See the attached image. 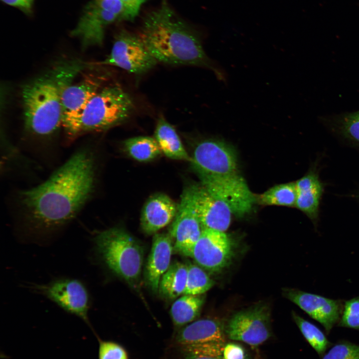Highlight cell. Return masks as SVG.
<instances>
[{
  "instance_id": "cell-1",
  "label": "cell",
  "mask_w": 359,
  "mask_h": 359,
  "mask_svg": "<svg viewBox=\"0 0 359 359\" xmlns=\"http://www.w3.org/2000/svg\"><path fill=\"white\" fill-rule=\"evenodd\" d=\"M94 154L76 152L43 183L19 192L24 221L35 233H47L71 221L91 199L96 182Z\"/></svg>"
},
{
  "instance_id": "cell-2",
  "label": "cell",
  "mask_w": 359,
  "mask_h": 359,
  "mask_svg": "<svg viewBox=\"0 0 359 359\" xmlns=\"http://www.w3.org/2000/svg\"><path fill=\"white\" fill-rule=\"evenodd\" d=\"M138 35L158 62L206 68L226 82L225 71L204 50L200 33L176 13L168 0L145 15Z\"/></svg>"
},
{
  "instance_id": "cell-3",
  "label": "cell",
  "mask_w": 359,
  "mask_h": 359,
  "mask_svg": "<svg viewBox=\"0 0 359 359\" xmlns=\"http://www.w3.org/2000/svg\"><path fill=\"white\" fill-rule=\"evenodd\" d=\"M79 60L60 61L24 85L21 96L25 130L38 138H47L62 126V96L85 67Z\"/></svg>"
},
{
  "instance_id": "cell-4",
  "label": "cell",
  "mask_w": 359,
  "mask_h": 359,
  "mask_svg": "<svg viewBox=\"0 0 359 359\" xmlns=\"http://www.w3.org/2000/svg\"><path fill=\"white\" fill-rule=\"evenodd\" d=\"M135 108L130 95L117 85L103 87L84 109L74 140L83 134L104 131L126 121Z\"/></svg>"
},
{
  "instance_id": "cell-5",
  "label": "cell",
  "mask_w": 359,
  "mask_h": 359,
  "mask_svg": "<svg viewBox=\"0 0 359 359\" xmlns=\"http://www.w3.org/2000/svg\"><path fill=\"white\" fill-rule=\"evenodd\" d=\"M96 251L114 273L133 285L139 279L143 252L138 241L122 228L99 232L94 238Z\"/></svg>"
},
{
  "instance_id": "cell-6",
  "label": "cell",
  "mask_w": 359,
  "mask_h": 359,
  "mask_svg": "<svg viewBox=\"0 0 359 359\" xmlns=\"http://www.w3.org/2000/svg\"><path fill=\"white\" fill-rule=\"evenodd\" d=\"M106 75L94 70L85 74L79 82L69 85L62 96V126L69 141L74 134L88 103L103 87Z\"/></svg>"
},
{
  "instance_id": "cell-7",
  "label": "cell",
  "mask_w": 359,
  "mask_h": 359,
  "mask_svg": "<svg viewBox=\"0 0 359 359\" xmlns=\"http://www.w3.org/2000/svg\"><path fill=\"white\" fill-rule=\"evenodd\" d=\"M189 162L199 178L221 177L239 173L235 152L226 143L217 139L200 141Z\"/></svg>"
},
{
  "instance_id": "cell-8",
  "label": "cell",
  "mask_w": 359,
  "mask_h": 359,
  "mask_svg": "<svg viewBox=\"0 0 359 359\" xmlns=\"http://www.w3.org/2000/svg\"><path fill=\"white\" fill-rule=\"evenodd\" d=\"M157 63L138 34L122 29L115 36L110 54L104 60L93 64L114 66L131 73L141 74Z\"/></svg>"
},
{
  "instance_id": "cell-9",
  "label": "cell",
  "mask_w": 359,
  "mask_h": 359,
  "mask_svg": "<svg viewBox=\"0 0 359 359\" xmlns=\"http://www.w3.org/2000/svg\"><path fill=\"white\" fill-rule=\"evenodd\" d=\"M174 219L169 232L174 250L190 257L203 229L196 212L192 185L183 189Z\"/></svg>"
},
{
  "instance_id": "cell-10",
  "label": "cell",
  "mask_w": 359,
  "mask_h": 359,
  "mask_svg": "<svg viewBox=\"0 0 359 359\" xmlns=\"http://www.w3.org/2000/svg\"><path fill=\"white\" fill-rule=\"evenodd\" d=\"M225 331L229 339L257 347L271 336L269 311L258 305L239 311L229 320Z\"/></svg>"
},
{
  "instance_id": "cell-11",
  "label": "cell",
  "mask_w": 359,
  "mask_h": 359,
  "mask_svg": "<svg viewBox=\"0 0 359 359\" xmlns=\"http://www.w3.org/2000/svg\"><path fill=\"white\" fill-rule=\"evenodd\" d=\"M32 288L64 311L80 318L93 329L88 318L89 296L81 282L73 279H59L48 284L35 285Z\"/></svg>"
},
{
  "instance_id": "cell-12",
  "label": "cell",
  "mask_w": 359,
  "mask_h": 359,
  "mask_svg": "<svg viewBox=\"0 0 359 359\" xmlns=\"http://www.w3.org/2000/svg\"><path fill=\"white\" fill-rule=\"evenodd\" d=\"M233 252L232 240L224 232L204 228L190 257L205 269L216 272L228 265Z\"/></svg>"
},
{
  "instance_id": "cell-13",
  "label": "cell",
  "mask_w": 359,
  "mask_h": 359,
  "mask_svg": "<svg viewBox=\"0 0 359 359\" xmlns=\"http://www.w3.org/2000/svg\"><path fill=\"white\" fill-rule=\"evenodd\" d=\"M199 179L201 184L224 201L235 215L243 216L247 214L256 201V197L239 173L224 177Z\"/></svg>"
},
{
  "instance_id": "cell-14",
  "label": "cell",
  "mask_w": 359,
  "mask_h": 359,
  "mask_svg": "<svg viewBox=\"0 0 359 359\" xmlns=\"http://www.w3.org/2000/svg\"><path fill=\"white\" fill-rule=\"evenodd\" d=\"M285 296L319 322L329 334L338 323L343 308L344 301L331 299L325 296L295 289L284 291Z\"/></svg>"
},
{
  "instance_id": "cell-15",
  "label": "cell",
  "mask_w": 359,
  "mask_h": 359,
  "mask_svg": "<svg viewBox=\"0 0 359 359\" xmlns=\"http://www.w3.org/2000/svg\"><path fill=\"white\" fill-rule=\"evenodd\" d=\"M192 187L196 212L203 228L226 231L233 214L229 206L201 184H193Z\"/></svg>"
},
{
  "instance_id": "cell-16",
  "label": "cell",
  "mask_w": 359,
  "mask_h": 359,
  "mask_svg": "<svg viewBox=\"0 0 359 359\" xmlns=\"http://www.w3.org/2000/svg\"><path fill=\"white\" fill-rule=\"evenodd\" d=\"M117 20L119 21L117 15L102 9L92 0L85 7L78 24L71 32V35L81 40L83 49L101 45L105 28Z\"/></svg>"
},
{
  "instance_id": "cell-17",
  "label": "cell",
  "mask_w": 359,
  "mask_h": 359,
  "mask_svg": "<svg viewBox=\"0 0 359 359\" xmlns=\"http://www.w3.org/2000/svg\"><path fill=\"white\" fill-rule=\"evenodd\" d=\"M178 205L167 195L157 193L151 196L142 210L141 226L144 232L151 234L169 224L174 219Z\"/></svg>"
},
{
  "instance_id": "cell-18",
  "label": "cell",
  "mask_w": 359,
  "mask_h": 359,
  "mask_svg": "<svg viewBox=\"0 0 359 359\" xmlns=\"http://www.w3.org/2000/svg\"><path fill=\"white\" fill-rule=\"evenodd\" d=\"M173 240L170 234H156L145 269L147 283L151 290L157 293L163 275L171 265L173 250Z\"/></svg>"
},
{
  "instance_id": "cell-19",
  "label": "cell",
  "mask_w": 359,
  "mask_h": 359,
  "mask_svg": "<svg viewBox=\"0 0 359 359\" xmlns=\"http://www.w3.org/2000/svg\"><path fill=\"white\" fill-rule=\"evenodd\" d=\"M225 327L218 321L202 319L181 328L176 335V346L208 343H226Z\"/></svg>"
},
{
  "instance_id": "cell-20",
  "label": "cell",
  "mask_w": 359,
  "mask_h": 359,
  "mask_svg": "<svg viewBox=\"0 0 359 359\" xmlns=\"http://www.w3.org/2000/svg\"><path fill=\"white\" fill-rule=\"evenodd\" d=\"M297 190L296 207L316 223L320 200L323 187L318 177L310 172L295 181Z\"/></svg>"
},
{
  "instance_id": "cell-21",
  "label": "cell",
  "mask_w": 359,
  "mask_h": 359,
  "mask_svg": "<svg viewBox=\"0 0 359 359\" xmlns=\"http://www.w3.org/2000/svg\"><path fill=\"white\" fill-rule=\"evenodd\" d=\"M162 153L167 157L190 162V157L185 150L175 128L163 117H159L154 133Z\"/></svg>"
},
{
  "instance_id": "cell-22",
  "label": "cell",
  "mask_w": 359,
  "mask_h": 359,
  "mask_svg": "<svg viewBox=\"0 0 359 359\" xmlns=\"http://www.w3.org/2000/svg\"><path fill=\"white\" fill-rule=\"evenodd\" d=\"M187 272L186 264L179 262L171 264L160 281L159 291L161 295L167 299H173L183 294Z\"/></svg>"
},
{
  "instance_id": "cell-23",
  "label": "cell",
  "mask_w": 359,
  "mask_h": 359,
  "mask_svg": "<svg viewBox=\"0 0 359 359\" xmlns=\"http://www.w3.org/2000/svg\"><path fill=\"white\" fill-rule=\"evenodd\" d=\"M203 302L201 295H184L177 299L170 311L174 325L181 327L192 322L198 316Z\"/></svg>"
},
{
  "instance_id": "cell-24",
  "label": "cell",
  "mask_w": 359,
  "mask_h": 359,
  "mask_svg": "<svg viewBox=\"0 0 359 359\" xmlns=\"http://www.w3.org/2000/svg\"><path fill=\"white\" fill-rule=\"evenodd\" d=\"M123 148L132 159L142 162L152 161L161 154V150L154 138L138 136L124 141Z\"/></svg>"
},
{
  "instance_id": "cell-25",
  "label": "cell",
  "mask_w": 359,
  "mask_h": 359,
  "mask_svg": "<svg viewBox=\"0 0 359 359\" xmlns=\"http://www.w3.org/2000/svg\"><path fill=\"white\" fill-rule=\"evenodd\" d=\"M296 200L295 182L274 185L256 197V200L264 205L295 207Z\"/></svg>"
},
{
  "instance_id": "cell-26",
  "label": "cell",
  "mask_w": 359,
  "mask_h": 359,
  "mask_svg": "<svg viewBox=\"0 0 359 359\" xmlns=\"http://www.w3.org/2000/svg\"><path fill=\"white\" fill-rule=\"evenodd\" d=\"M293 319L307 343L316 352L320 358L333 344L331 343L324 332L316 325L305 319L295 312Z\"/></svg>"
},
{
  "instance_id": "cell-27",
  "label": "cell",
  "mask_w": 359,
  "mask_h": 359,
  "mask_svg": "<svg viewBox=\"0 0 359 359\" xmlns=\"http://www.w3.org/2000/svg\"><path fill=\"white\" fill-rule=\"evenodd\" d=\"M186 266L187 277L183 295H201L212 287L213 281L202 269L191 263Z\"/></svg>"
},
{
  "instance_id": "cell-28",
  "label": "cell",
  "mask_w": 359,
  "mask_h": 359,
  "mask_svg": "<svg viewBox=\"0 0 359 359\" xmlns=\"http://www.w3.org/2000/svg\"><path fill=\"white\" fill-rule=\"evenodd\" d=\"M337 326L359 331V296L344 301Z\"/></svg>"
},
{
  "instance_id": "cell-29",
  "label": "cell",
  "mask_w": 359,
  "mask_h": 359,
  "mask_svg": "<svg viewBox=\"0 0 359 359\" xmlns=\"http://www.w3.org/2000/svg\"><path fill=\"white\" fill-rule=\"evenodd\" d=\"M322 359H359V345L341 340L331 346Z\"/></svg>"
},
{
  "instance_id": "cell-30",
  "label": "cell",
  "mask_w": 359,
  "mask_h": 359,
  "mask_svg": "<svg viewBox=\"0 0 359 359\" xmlns=\"http://www.w3.org/2000/svg\"><path fill=\"white\" fill-rule=\"evenodd\" d=\"M98 341V359H129L127 352L120 344L103 340L95 334Z\"/></svg>"
},
{
  "instance_id": "cell-31",
  "label": "cell",
  "mask_w": 359,
  "mask_h": 359,
  "mask_svg": "<svg viewBox=\"0 0 359 359\" xmlns=\"http://www.w3.org/2000/svg\"><path fill=\"white\" fill-rule=\"evenodd\" d=\"M342 125L345 134L359 143V111L345 116L342 120Z\"/></svg>"
},
{
  "instance_id": "cell-32",
  "label": "cell",
  "mask_w": 359,
  "mask_h": 359,
  "mask_svg": "<svg viewBox=\"0 0 359 359\" xmlns=\"http://www.w3.org/2000/svg\"><path fill=\"white\" fill-rule=\"evenodd\" d=\"M222 359H248L244 348L235 343H225L222 353Z\"/></svg>"
},
{
  "instance_id": "cell-33",
  "label": "cell",
  "mask_w": 359,
  "mask_h": 359,
  "mask_svg": "<svg viewBox=\"0 0 359 359\" xmlns=\"http://www.w3.org/2000/svg\"><path fill=\"white\" fill-rule=\"evenodd\" d=\"M102 9L114 13L122 20L124 7L122 0H93Z\"/></svg>"
},
{
  "instance_id": "cell-34",
  "label": "cell",
  "mask_w": 359,
  "mask_h": 359,
  "mask_svg": "<svg viewBox=\"0 0 359 359\" xmlns=\"http://www.w3.org/2000/svg\"><path fill=\"white\" fill-rule=\"evenodd\" d=\"M124 13L122 20L134 21L139 15L141 4L139 0H122Z\"/></svg>"
},
{
  "instance_id": "cell-35",
  "label": "cell",
  "mask_w": 359,
  "mask_h": 359,
  "mask_svg": "<svg viewBox=\"0 0 359 359\" xmlns=\"http://www.w3.org/2000/svg\"><path fill=\"white\" fill-rule=\"evenodd\" d=\"M4 3L24 10H28L31 8L33 0H1Z\"/></svg>"
},
{
  "instance_id": "cell-36",
  "label": "cell",
  "mask_w": 359,
  "mask_h": 359,
  "mask_svg": "<svg viewBox=\"0 0 359 359\" xmlns=\"http://www.w3.org/2000/svg\"><path fill=\"white\" fill-rule=\"evenodd\" d=\"M222 359V358H220V357H196V358H190V359Z\"/></svg>"
},
{
  "instance_id": "cell-37",
  "label": "cell",
  "mask_w": 359,
  "mask_h": 359,
  "mask_svg": "<svg viewBox=\"0 0 359 359\" xmlns=\"http://www.w3.org/2000/svg\"><path fill=\"white\" fill-rule=\"evenodd\" d=\"M148 0H139L140 3L142 5L143 4L145 3L146 2H147Z\"/></svg>"
}]
</instances>
